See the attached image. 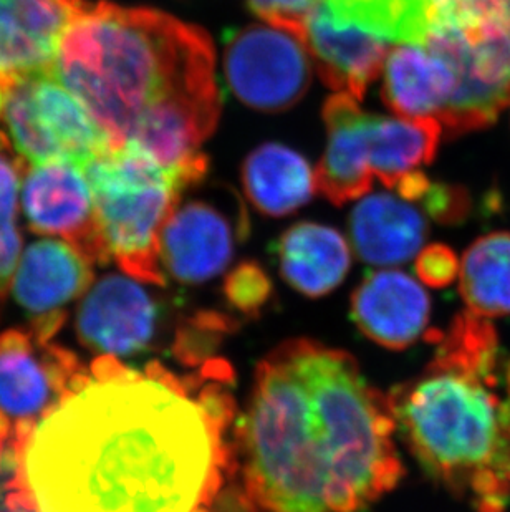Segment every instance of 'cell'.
<instances>
[{"label":"cell","mask_w":510,"mask_h":512,"mask_svg":"<svg viewBox=\"0 0 510 512\" xmlns=\"http://www.w3.org/2000/svg\"><path fill=\"white\" fill-rule=\"evenodd\" d=\"M333 22L385 42L424 45L429 32L428 0H323Z\"/></svg>","instance_id":"obj_24"},{"label":"cell","mask_w":510,"mask_h":512,"mask_svg":"<svg viewBox=\"0 0 510 512\" xmlns=\"http://www.w3.org/2000/svg\"><path fill=\"white\" fill-rule=\"evenodd\" d=\"M246 234V214L231 216L207 199L181 198L159 232L161 269L183 284H203L231 264Z\"/></svg>","instance_id":"obj_11"},{"label":"cell","mask_w":510,"mask_h":512,"mask_svg":"<svg viewBox=\"0 0 510 512\" xmlns=\"http://www.w3.org/2000/svg\"><path fill=\"white\" fill-rule=\"evenodd\" d=\"M45 418L17 473L39 512H211L236 474L229 426L199 400L198 377L113 355Z\"/></svg>","instance_id":"obj_1"},{"label":"cell","mask_w":510,"mask_h":512,"mask_svg":"<svg viewBox=\"0 0 510 512\" xmlns=\"http://www.w3.org/2000/svg\"><path fill=\"white\" fill-rule=\"evenodd\" d=\"M441 133L443 126L436 118L371 115V171L386 188L395 189L406 174L434 160Z\"/></svg>","instance_id":"obj_22"},{"label":"cell","mask_w":510,"mask_h":512,"mask_svg":"<svg viewBox=\"0 0 510 512\" xmlns=\"http://www.w3.org/2000/svg\"><path fill=\"white\" fill-rule=\"evenodd\" d=\"M22 204L30 231L62 237L92 264L110 261L83 166L68 160L27 163Z\"/></svg>","instance_id":"obj_10"},{"label":"cell","mask_w":510,"mask_h":512,"mask_svg":"<svg viewBox=\"0 0 510 512\" xmlns=\"http://www.w3.org/2000/svg\"><path fill=\"white\" fill-rule=\"evenodd\" d=\"M423 373L388 395L424 471L476 512H506L510 499V353L491 320L469 310L436 332Z\"/></svg>","instance_id":"obj_4"},{"label":"cell","mask_w":510,"mask_h":512,"mask_svg":"<svg viewBox=\"0 0 510 512\" xmlns=\"http://www.w3.org/2000/svg\"><path fill=\"white\" fill-rule=\"evenodd\" d=\"M27 160L0 131V302L9 292L19 264L22 236L17 228V201Z\"/></svg>","instance_id":"obj_25"},{"label":"cell","mask_w":510,"mask_h":512,"mask_svg":"<svg viewBox=\"0 0 510 512\" xmlns=\"http://www.w3.org/2000/svg\"><path fill=\"white\" fill-rule=\"evenodd\" d=\"M350 234L361 261L396 266L421 251L428 224L418 209L391 194L361 199L350 216Z\"/></svg>","instance_id":"obj_18"},{"label":"cell","mask_w":510,"mask_h":512,"mask_svg":"<svg viewBox=\"0 0 510 512\" xmlns=\"http://www.w3.org/2000/svg\"><path fill=\"white\" fill-rule=\"evenodd\" d=\"M426 213L439 224H456L469 213V194L461 186L431 183L421 198Z\"/></svg>","instance_id":"obj_29"},{"label":"cell","mask_w":510,"mask_h":512,"mask_svg":"<svg viewBox=\"0 0 510 512\" xmlns=\"http://www.w3.org/2000/svg\"><path fill=\"white\" fill-rule=\"evenodd\" d=\"M55 68L110 136L163 165L199 155L216 130L222 95L209 35L146 7L98 2L63 32Z\"/></svg>","instance_id":"obj_3"},{"label":"cell","mask_w":510,"mask_h":512,"mask_svg":"<svg viewBox=\"0 0 510 512\" xmlns=\"http://www.w3.org/2000/svg\"><path fill=\"white\" fill-rule=\"evenodd\" d=\"M458 256L444 244H431L418 252L416 274L419 281L431 289H443L456 281L459 276Z\"/></svg>","instance_id":"obj_30"},{"label":"cell","mask_w":510,"mask_h":512,"mask_svg":"<svg viewBox=\"0 0 510 512\" xmlns=\"http://www.w3.org/2000/svg\"><path fill=\"white\" fill-rule=\"evenodd\" d=\"M87 0H0V73L53 65Z\"/></svg>","instance_id":"obj_17"},{"label":"cell","mask_w":510,"mask_h":512,"mask_svg":"<svg viewBox=\"0 0 510 512\" xmlns=\"http://www.w3.org/2000/svg\"><path fill=\"white\" fill-rule=\"evenodd\" d=\"M224 295L234 309L254 317L269 302L272 282L259 264L242 262L226 277Z\"/></svg>","instance_id":"obj_27"},{"label":"cell","mask_w":510,"mask_h":512,"mask_svg":"<svg viewBox=\"0 0 510 512\" xmlns=\"http://www.w3.org/2000/svg\"><path fill=\"white\" fill-rule=\"evenodd\" d=\"M158 322V304L140 281L110 274L83 299L77 330L88 348L118 357L150 347Z\"/></svg>","instance_id":"obj_12"},{"label":"cell","mask_w":510,"mask_h":512,"mask_svg":"<svg viewBox=\"0 0 510 512\" xmlns=\"http://www.w3.org/2000/svg\"><path fill=\"white\" fill-rule=\"evenodd\" d=\"M83 170L111 259L136 281L164 285L159 232L184 191L203 181L206 156L166 166L140 146L126 143L97 156Z\"/></svg>","instance_id":"obj_5"},{"label":"cell","mask_w":510,"mask_h":512,"mask_svg":"<svg viewBox=\"0 0 510 512\" xmlns=\"http://www.w3.org/2000/svg\"><path fill=\"white\" fill-rule=\"evenodd\" d=\"M0 512H39L17 471L10 474L0 491Z\"/></svg>","instance_id":"obj_31"},{"label":"cell","mask_w":510,"mask_h":512,"mask_svg":"<svg viewBox=\"0 0 510 512\" xmlns=\"http://www.w3.org/2000/svg\"><path fill=\"white\" fill-rule=\"evenodd\" d=\"M93 264L68 242L44 239L25 251L15 274L14 295L34 319L67 317L65 305L87 292Z\"/></svg>","instance_id":"obj_16"},{"label":"cell","mask_w":510,"mask_h":512,"mask_svg":"<svg viewBox=\"0 0 510 512\" xmlns=\"http://www.w3.org/2000/svg\"><path fill=\"white\" fill-rule=\"evenodd\" d=\"M431 302L416 279L388 269L366 277L352 297V317L361 334L390 350H405L428 329Z\"/></svg>","instance_id":"obj_13"},{"label":"cell","mask_w":510,"mask_h":512,"mask_svg":"<svg viewBox=\"0 0 510 512\" xmlns=\"http://www.w3.org/2000/svg\"><path fill=\"white\" fill-rule=\"evenodd\" d=\"M67 317L32 319L0 334V469L14 474L37 426L92 377L53 342Z\"/></svg>","instance_id":"obj_6"},{"label":"cell","mask_w":510,"mask_h":512,"mask_svg":"<svg viewBox=\"0 0 510 512\" xmlns=\"http://www.w3.org/2000/svg\"><path fill=\"white\" fill-rule=\"evenodd\" d=\"M305 42L323 82L355 100L365 97L388 57V42L333 22L323 2L308 15Z\"/></svg>","instance_id":"obj_15"},{"label":"cell","mask_w":510,"mask_h":512,"mask_svg":"<svg viewBox=\"0 0 510 512\" xmlns=\"http://www.w3.org/2000/svg\"><path fill=\"white\" fill-rule=\"evenodd\" d=\"M328 143L318 163L315 189L330 203L343 206L365 196L371 188L370 113L348 93L338 92L323 105Z\"/></svg>","instance_id":"obj_14"},{"label":"cell","mask_w":510,"mask_h":512,"mask_svg":"<svg viewBox=\"0 0 510 512\" xmlns=\"http://www.w3.org/2000/svg\"><path fill=\"white\" fill-rule=\"evenodd\" d=\"M383 100L405 118H436L456 87L453 70L424 45L396 47L386 57Z\"/></svg>","instance_id":"obj_19"},{"label":"cell","mask_w":510,"mask_h":512,"mask_svg":"<svg viewBox=\"0 0 510 512\" xmlns=\"http://www.w3.org/2000/svg\"><path fill=\"white\" fill-rule=\"evenodd\" d=\"M390 401L338 348L295 339L259 363L234 433L249 512H358L405 476Z\"/></svg>","instance_id":"obj_2"},{"label":"cell","mask_w":510,"mask_h":512,"mask_svg":"<svg viewBox=\"0 0 510 512\" xmlns=\"http://www.w3.org/2000/svg\"><path fill=\"white\" fill-rule=\"evenodd\" d=\"M0 125L29 163L85 166L113 150L110 136L58 77L55 63L0 73Z\"/></svg>","instance_id":"obj_7"},{"label":"cell","mask_w":510,"mask_h":512,"mask_svg":"<svg viewBox=\"0 0 510 512\" xmlns=\"http://www.w3.org/2000/svg\"><path fill=\"white\" fill-rule=\"evenodd\" d=\"M312 62L304 37L275 25H247L226 39L227 83L260 112H284L299 103L312 82Z\"/></svg>","instance_id":"obj_9"},{"label":"cell","mask_w":510,"mask_h":512,"mask_svg":"<svg viewBox=\"0 0 510 512\" xmlns=\"http://www.w3.org/2000/svg\"><path fill=\"white\" fill-rule=\"evenodd\" d=\"M247 198L267 216H287L312 199L315 176L307 161L287 146L267 143L252 151L242 166Z\"/></svg>","instance_id":"obj_21"},{"label":"cell","mask_w":510,"mask_h":512,"mask_svg":"<svg viewBox=\"0 0 510 512\" xmlns=\"http://www.w3.org/2000/svg\"><path fill=\"white\" fill-rule=\"evenodd\" d=\"M322 2L323 0H249V5L267 24L292 30L305 39L308 15Z\"/></svg>","instance_id":"obj_28"},{"label":"cell","mask_w":510,"mask_h":512,"mask_svg":"<svg viewBox=\"0 0 510 512\" xmlns=\"http://www.w3.org/2000/svg\"><path fill=\"white\" fill-rule=\"evenodd\" d=\"M280 272L285 281L307 297H322L337 289L350 271V247L340 232L315 223H299L280 237Z\"/></svg>","instance_id":"obj_20"},{"label":"cell","mask_w":510,"mask_h":512,"mask_svg":"<svg viewBox=\"0 0 510 512\" xmlns=\"http://www.w3.org/2000/svg\"><path fill=\"white\" fill-rule=\"evenodd\" d=\"M232 329V320L216 312L194 315L176 332L174 355L188 367H203L217 343Z\"/></svg>","instance_id":"obj_26"},{"label":"cell","mask_w":510,"mask_h":512,"mask_svg":"<svg viewBox=\"0 0 510 512\" xmlns=\"http://www.w3.org/2000/svg\"><path fill=\"white\" fill-rule=\"evenodd\" d=\"M453 70L456 87L438 121L449 136L492 125L510 102V19L431 27L424 42Z\"/></svg>","instance_id":"obj_8"},{"label":"cell","mask_w":510,"mask_h":512,"mask_svg":"<svg viewBox=\"0 0 510 512\" xmlns=\"http://www.w3.org/2000/svg\"><path fill=\"white\" fill-rule=\"evenodd\" d=\"M459 285L467 310L484 319L510 315V232L472 242L459 262Z\"/></svg>","instance_id":"obj_23"}]
</instances>
